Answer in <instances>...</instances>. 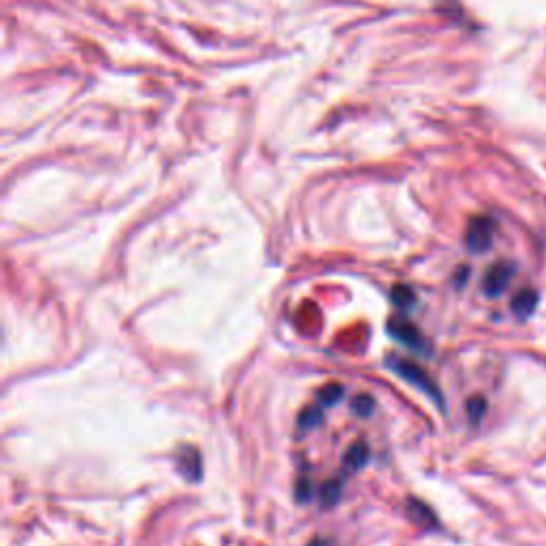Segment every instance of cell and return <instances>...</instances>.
Here are the masks:
<instances>
[{
  "instance_id": "6da1fadb",
  "label": "cell",
  "mask_w": 546,
  "mask_h": 546,
  "mask_svg": "<svg viewBox=\"0 0 546 546\" xmlns=\"http://www.w3.org/2000/svg\"><path fill=\"white\" fill-rule=\"evenodd\" d=\"M387 363L399 378H404L406 382L414 384L416 389H421L423 393H427L433 401H436V404H442L440 389L436 387V382H433V378L425 372L423 367H419V365L404 359V357H389Z\"/></svg>"
},
{
  "instance_id": "7a4b0ae2",
  "label": "cell",
  "mask_w": 546,
  "mask_h": 546,
  "mask_svg": "<svg viewBox=\"0 0 546 546\" xmlns=\"http://www.w3.org/2000/svg\"><path fill=\"white\" fill-rule=\"evenodd\" d=\"M493 220L487 216H476L470 220L468 231H465V246L474 254H483L493 244Z\"/></svg>"
},
{
  "instance_id": "3957f363",
  "label": "cell",
  "mask_w": 546,
  "mask_h": 546,
  "mask_svg": "<svg viewBox=\"0 0 546 546\" xmlns=\"http://www.w3.org/2000/svg\"><path fill=\"white\" fill-rule=\"evenodd\" d=\"M515 273H517V267L508 261L493 263L483 276V293L491 299L500 297L508 288L510 280L515 278Z\"/></svg>"
},
{
  "instance_id": "277c9868",
  "label": "cell",
  "mask_w": 546,
  "mask_h": 546,
  "mask_svg": "<svg viewBox=\"0 0 546 546\" xmlns=\"http://www.w3.org/2000/svg\"><path fill=\"white\" fill-rule=\"evenodd\" d=\"M389 333L391 337H395L397 342H401L404 346H408L410 350H416V352H425V340H423V335L419 331V327L412 325L410 320L406 318H401V316H393L389 320Z\"/></svg>"
},
{
  "instance_id": "5b68a950",
  "label": "cell",
  "mask_w": 546,
  "mask_h": 546,
  "mask_svg": "<svg viewBox=\"0 0 546 546\" xmlns=\"http://www.w3.org/2000/svg\"><path fill=\"white\" fill-rule=\"evenodd\" d=\"M536 305H538V293L534 291V288H523V291H519L515 297H512V310H515V314L521 318L532 316Z\"/></svg>"
},
{
  "instance_id": "8992f818",
  "label": "cell",
  "mask_w": 546,
  "mask_h": 546,
  "mask_svg": "<svg viewBox=\"0 0 546 546\" xmlns=\"http://www.w3.org/2000/svg\"><path fill=\"white\" fill-rule=\"evenodd\" d=\"M367 459H369V446L363 440H359L348 448L344 463H346L348 470H361L363 465L367 463Z\"/></svg>"
},
{
  "instance_id": "52a82bcc",
  "label": "cell",
  "mask_w": 546,
  "mask_h": 546,
  "mask_svg": "<svg viewBox=\"0 0 546 546\" xmlns=\"http://www.w3.org/2000/svg\"><path fill=\"white\" fill-rule=\"evenodd\" d=\"M180 470L188 480H199L201 478V459L197 451H184L182 461H180Z\"/></svg>"
},
{
  "instance_id": "ba28073f",
  "label": "cell",
  "mask_w": 546,
  "mask_h": 546,
  "mask_svg": "<svg viewBox=\"0 0 546 546\" xmlns=\"http://www.w3.org/2000/svg\"><path fill=\"white\" fill-rule=\"evenodd\" d=\"M342 491H344V485H342V480H329V483L323 485V489H320V504L331 508L335 506L337 502H340V497H342Z\"/></svg>"
},
{
  "instance_id": "9c48e42d",
  "label": "cell",
  "mask_w": 546,
  "mask_h": 546,
  "mask_svg": "<svg viewBox=\"0 0 546 546\" xmlns=\"http://www.w3.org/2000/svg\"><path fill=\"white\" fill-rule=\"evenodd\" d=\"M391 301L397 305L399 310H410L416 303V295L410 286L406 284H397L391 291Z\"/></svg>"
},
{
  "instance_id": "30bf717a",
  "label": "cell",
  "mask_w": 546,
  "mask_h": 546,
  "mask_svg": "<svg viewBox=\"0 0 546 546\" xmlns=\"http://www.w3.org/2000/svg\"><path fill=\"white\" fill-rule=\"evenodd\" d=\"M344 387L342 384H327L323 391H318V404L323 408H333L337 401H342Z\"/></svg>"
},
{
  "instance_id": "8fae6325",
  "label": "cell",
  "mask_w": 546,
  "mask_h": 546,
  "mask_svg": "<svg viewBox=\"0 0 546 546\" xmlns=\"http://www.w3.org/2000/svg\"><path fill=\"white\" fill-rule=\"evenodd\" d=\"M323 423V406H308L299 414L301 429H314Z\"/></svg>"
},
{
  "instance_id": "7c38bea8",
  "label": "cell",
  "mask_w": 546,
  "mask_h": 546,
  "mask_svg": "<svg viewBox=\"0 0 546 546\" xmlns=\"http://www.w3.org/2000/svg\"><path fill=\"white\" fill-rule=\"evenodd\" d=\"M374 408H376V401H374L372 395H367V393L357 395L355 399H352V404H350V410L355 412V414H359L361 419H367V416H372Z\"/></svg>"
},
{
  "instance_id": "4fadbf2b",
  "label": "cell",
  "mask_w": 546,
  "mask_h": 546,
  "mask_svg": "<svg viewBox=\"0 0 546 546\" xmlns=\"http://www.w3.org/2000/svg\"><path fill=\"white\" fill-rule=\"evenodd\" d=\"M485 410H487V401L483 397H474L468 401V416L472 423H478L480 419H483Z\"/></svg>"
},
{
  "instance_id": "5bb4252c",
  "label": "cell",
  "mask_w": 546,
  "mask_h": 546,
  "mask_svg": "<svg viewBox=\"0 0 546 546\" xmlns=\"http://www.w3.org/2000/svg\"><path fill=\"white\" fill-rule=\"evenodd\" d=\"M310 495H312V483L310 480H299L297 483V497L301 502L305 500H310Z\"/></svg>"
},
{
  "instance_id": "9a60e30c",
  "label": "cell",
  "mask_w": 546,
  "mask_h": 546,
  "mask_svg": "<svg viewBox=\"0 0 546 546\" xmlns=\"http://www.w3.org/2000/svg\"><path fill=\"white\" fill-rule=\"evenodd\" d=\"M308 546H335L331 540H327V538H314Z\"/></svg>"
}]
</instances>
